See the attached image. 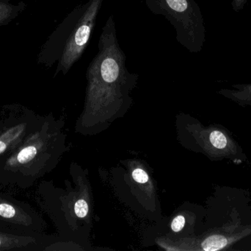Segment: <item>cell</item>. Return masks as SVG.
<instances>
[{
    "label": "cell",
    "mask_w": 251,
    "mask_h": 251,
    "mask_svg": "<svg viewBox=\"0 0 251 251\" xmlns=\"http://www.w3.org/2000/svg\"><path fill=\"white\" fill-rule=\"evenodd\" d=\"M104 0H88L76 6L50 35L41 60L48 66L57 62L55 75H66L86 50Z\"/></svg>",
    "instance_id": "6da1fadb"
},
{
    "label": "cell",
    "mask_w": 251,
    "mask_h": 251,
    "mask_svg": "<svg viewBox=\"0 0 251 251\" xmlns=\"http://www.w3.org/2000/svg\"><path fill=\"white\" fill-rule=\"evenodd\" d=\"M51 125L40 121L25 139L0 162V186L27 190L50 169L52 159Z\"/></svg>",
    "instance_id": "7a4b0ae2"
},
{
    "label": "cell",
    "mask_w": 251,
    "mask_h": 251,
    "mask_svg": "<svg viewBox=\"0 0 251 251\" xmlns=\"http://www.w3.org/2000/svg\"><path fill=\"white\" fill-rule=\"evenodd\" d=\"M155 15L165 16L176 30L177 42L191 53H199L206 42V28L196 0H145Z\"/></svg>",
    "instance_id": "3957f363"
},
{
    "label": "cell",
    "mask_w": 251,
    "mask_h": 251,
    "mask_svg": "<svg viewBox=\"0 0 251 251\" xmlns=\"http://www.w3.org/2000/svg\"><path fill=\"white\" fill-rule=\"evenodd\" d=\"M41 120V116L22 105H5L0 109V162L25 139Z\"/></svg>",
    "instance_id": "277c9868"
},
{
    "label": "cell",
    "mask_w": 251,
    "mask_h": 251,
    "mask_svg": "<svg viewBox=\"0 0 251 251\" xmlns=\"http://www.w3.org/2000/svg\"><path fill=\"white\" fill-rule=\"evenodd\" d=\"M42 230L41 216L29 203L0 190V231L39 235Z\"/></svg>",
    "instance_id": "5b68a950"
},
{
    "label": "cell",
    "mask_w": 251,
    "mask_h": 251,
    "mask_svg": "<svg viewBox=\"0 0 251 251\" xmlns=\"http://www.w3.org/2000/svg\"><path fill=\"white\" fill-rule=\"evenodd\" d=\"M39 235L18 234L0 231V251H34L41 249Z\"/></svg>",
    "instance_id": "8992f818"
},
{
    "label": "cell",
    "mask_w": 251,
    "mask_h": 251,
    "mask_svg": "<svg viewBox=\"0 0 251 251\" xmlns=\"http://www.w3.org/2000/svg\"><path fill=\"white\" fill-rule=\"evenodd\" d=\"M25 7L23 2L15 4L9 0H0V26L7 25L16 19Z\"/></svg>",
    "instance_id": "52a82bcc"
},
{
    "label": "cell",
    "mask_w": 251,
    "mask_h": 251,
    "mask_svg": "<svg viewBox=\"0 0 251 251\" xmlns=\"http://www.w3.org/2000/svg\"><path fill=\"white\" fill-rule=\"evenodd\" d=\"M227 242L226 239L222 236L214 235L208 237L202 243V248L206 251H215L221 250L226 247Z\"/></svg>",
    "instance_id": "ba28073f"
},
{
    "label": "cell",
    "mask_w": 251,
    "mask_h": 251,
    "mask_svg": "<svg viewBox=\"0 0 251 251\" xmlns=\"http://www.w3.org/2000/svg\"><path fill=\"white\" fill-rule=\"evenodd\" d=\"M210 141L214 147L218 149H224L227 145V139L223 133L213 131L210 134Z\"/></svg>",
    "instance_id": "9c48e42d"
},
{
    "label": "cell",
    "mask_w": 251,
    "mask_h": 251,
    "mask_svg": "<svg viewBox=\"0 0 251 251\" xmlns=\"http://www.w3.org/2000/svg\"><path fill=\"white\" fill-rule=\"evenodd\" d=\"M75 212L78 218H83L88 213V205L85 200H79L75 206Z\"/></svg>",
    "instance_id": "30bf717a"
},
{
    "label": "cell",
    "mask_w": 251,
    "mask_h": 251,
    "mask_svg": "<svg viewBox=\"0 0 251 251\" xmlns=\"http://www.w3.org/2000/svg\"><path fill=\"white\" fill-rule=\"evenodd\" d=\"M132 177L136 182L139 184H146L149 181V175L142 169H136L133 171Z\"/></svg>",
    "instance_id": "8fae6325"
},
{
    "label": "cell",
    "mask_w": 251,
    "mask_h": 251,
    "mask_svg": "<svg viewBox=\"0 0 251 251\" xmlns=\"http://www.w3.org/2000/svg\"><path fill=\"white\" fill-rule=\"evenodd\" d=\"M184 224H185V218L179 215L174 218L171 223V228L174 232H179L184 228Z\"/></svg>",
    "instance_id": "7c38bea8"
},
{
    "label": "cell",
    "mask_w": 251,
    "mask_h": 251,
    "mask_svg": "<svg viewBox=\"0 0 251 251\" xmlns=\"http://www.w3.org/2000/svg\"><path fill=\"white\" fill-rule=\"evenodd\" d=\"M249 0H231V7L235 13H240L247 4Z\"/></svg>",
    "instance_id": "4fadbf2b"
},
{
    "label": "cell",
    "mask_w": 251,
    "mask_h": 251,
    "mask_svg": "<svg viewBox=\"0 0 251 251\" xmlns=\"http://www.w3.org/2000/svg\"><path fill=\"white\" fill-rule=\"evenodd\" d=\"M240 91H237V94H251V84L250 85H235Z\"/></svg>",
    "instance_id": "5bb4252c"
}]
</instances>
